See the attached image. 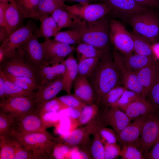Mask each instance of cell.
<instances>
[{
    "label": "cell",
    "mask_w": 159,
    "mask_h": 159,
    "mask_svg": "<svg viewBox=\"0 0 159 159\" xmlns=\"http://www.w3.org/2000/svg\"><path fill=\"white\" fill-rule=\"evenodd\" d=\"M42 118L47 127H55L61 119L58 112H55L47 113Z\"/></svg>",
    "instance_id": "cell-52"
},
{
    "label": "cell",
    "mask_w": 159,
    "mask_h": 159,
    "mask_svg": "<svg viewBox=\"0 0 159 159\" xmlns=\"http://www.w3.org/2000/svg\"><path fill=\"white\" fill-rule=\"evenodd\" d=\"M64 60L51 66L44 64L37 68V77L40 86L63 76L65 69Z\"/></svg>",
    "instance_id": "cell-21"
},
{
    "label": "cell",
    "mask_w": 159,
    "mask_h": 159,
    "mask_svg": "<svg viewBox=\"0 0 159 159\" xmlns=\"http://www.w3.org/2000/svg\"><path fill=\"white\" fill-rule=\"evenodd\" d=\"M68 107L64 104L58 99L55 97L53 99L37 107L36 111L39 116H42L50 112H58Z\"/></svg>",
    "instance_id": "cell-37"
},
{
    "label": "cell",
    "mask_w": 159,
    "mask_h": 159,
    "mask_svg": "<svg viewBox=\"0 0 159 159\" xmlns=\"http://www.w3.org/2000/svg\"><path fill=\"white\" fill-rule=\"evenodd\" d=\"M44 50L46 64H54L65 59L69 54L75 50L73 46L50 39L41 43Z\"/></svg>",
    "instance_id": "cell-15"
},
{
    "label": "cell",
    "mask_w": 159,
    "mask_h": 159,
    "mask_svg": "<svg viewBox=\"0 0 159 159\" xmlns=\"http://www.w3.org/2000/svg\"><path fill=\"white\" fill-rule=\"evenodd\" d=\"M97 116L96 120L99 126L110 125L117 135L129 124L132 120L123 111L115 106L105 107L98 117Z\"/></svg>",
    "instance_id": "cell-13"
},
{
    "label": "cell",
    "mask_w": 159,
    "mask_h": 159,
    "mask_svg": "<svg viewBox=\"0 0 159 159\" xmlns=\"http://www.w3.org/2000/svg\"><path fill=\"white\" fill-rule=\"evenodd\" d=\"M14 140L15 146L14 159H35L31 151L25 148L17 141Z\"/></svg>",
    "instance_id": "cell-49"
},
{
    "label": "cell",
    "mask_w": 159,
    "mask_h": 159,
    "mask_svg": "<svg viewBox=\"0 0 159 159\" xmlns=\"http://www.w3.org/2000/svg\"><path fill=\"white\" fill-rule=\"evenodd\" d=\"M105 159H113L120 156L121 149L117 143L104 145Z\"/></svg>",
    "instance_id": "cell-50"
},
{
    "label": "cell",
    "mask_w": 159,
    "mask_h": 159,
    "mask_svg": "<svg viewBox=\"0 0 159 159\" xmlns=\"http://www.w3.org/2000/svg\"><path fill=\"white\" fill-rule=\"evenodd\" d=\"M159 140V110L147 117L139 138L134 144L145 156Z\"/></svg>",
    "instance_id": "cell-5"
},
{
    "label": "cell",
    "mask_w": 159,
    "mask_h": 159,
    "mask_svg": "<svg viewBox=\"0 0 159 159\" xmlns=\"http://www.w3.org/2000/svg\"><path fill=\"white\" fill-rule=\"evenodd\" d=\"M98 0H65L66 1L76 2L80 4L90 3L94 1H97Z\"/></svg>",
    "instance_id": "cell-58"
},
{
    "label": "cell",
    "mask_w": 159,
    "mask_h": 159,
    "mask_svg": "<svg viewBox=\"0 0 159 159\" xmlns=\"http://www.w3.org/2000/svg\"><path fill=\"white\" fill-rule=\"evenodd\" d=\"M92 135L93 138L90 144L89 151L91 158L105 159L104 145L97 130Z\"/></svg>",
    "instance_id": "cell-39"
},
{
    "label": "cell",
    "mask_w": 159,
    "mask_h": 159,
    "mask_svg": "<svg viewBox=\"0 0 159 159\" xmlns=\"http://www.w3.org/2000/svg\"><path fill=\"white\" fill-rule=\"evenodd\" d=\"M99 127L96 118L84 126L77 127L58 137L55 138V140L58 143L71 147L81 146L85 148L90 144V135L97 131Z\"/></svg>",
    "instance_id": "cell-10"
},
{
    "label": "cell",
    "mask_w": 159,
    "mask_h": 159,
    "mask_svg": "<svg viewBox=\"0 0 159 159\" xmlns=\"http://www.w3.org/2000/svg\"><path fill=\"white\" fill-rule=\"evenodd\" d=\"M65 8L72 15L87 22L97 21L109 15L110 13V9L107 6L100 2L79 4L72 5L66 4Z\"/></svg>",
    "instance_id": "cell-11"
},
{
    "label": "cell",
    "mask_w": 159,
    "mask_h": 159,
    "mask_svg": "<svg viewBox=\"0 0 159 159\" xmlns=\"http://www.w3.org/2000/svg\"><path fill=\"white\" fill-rule=\"evenodd\" d=\"M4 93L5 80L3 72L0 70V101H3L6 100Z\"/></svg>",
    "instance_id": "cell-57"
},
{
    "label": "cell",
    "mask_w": 159,
    "mask_h": 159,
    "mask_svg": "<svg viewBox=\"0 0 159 159\" xmlns=\"http://www.w3.org/2000/svg\"><path fill=\"white\" fill-rule=\"evenodd\" d=\"M120 156L122 159H145L141 152L133 144L123 145Z\"/></svg>",
    "instance_id": "cell-43"
},
{
    "label": "cell",
    "mask_w": 159,
    "mask_h": 159,
    "mask_svg": "<svg viewBox=\"0 0 159 159\" xmlns=\"http://www.w3.org/2000/svg\"><path fill=\"white\" fill-rule=\"evenodd\" d=\"M139 4L152 9L159 8V0H134Z\"/></svg>",
    "instance_id": "cell-56"
},
{
    "label": "cell",
    "mask_w": 159,
    "mask_h": 159,
    "mask_svg": "<svg viewBox=\"0 0 159 159\" xmlns=\"http://www.w3.org/2000/svg\"><path fill=\"white\" fill-rule=\"evenodd\" d=\"M65 0H40L38 4L36 19L42 16L50 15L56 9L65 7Z\"/></svg>",
    "instance_id": "cell-34"
},
{
    "label": "cell",
    "mask_w": 159,
    "mask_h": 159,
    "mask_svg": "<svg viewBox=\"0 0 159 159\" xmlns=\"http://www.w3.org/2000/svg\"><path fill=\"white\" fill-rule=\"evenodd\" d=\"M86 21H84L80 25L69 30L59 31L54 37L57 41L69 45L79 44L85 28Z\"/></svg>",
    "instance_id": "cell-26"
},
{
    "label": "cell",
    "mask_w": 159,
    "mask_h": 159,
    "mask_svg": "<svg viewBox=\"0 0 159 159\" xmlns=\"http://www.w3.org/2000/svg\"><path fill=\"white\" fill-rule=\"evenodd\" d=\"M136 73L146 96L152 86L159 77V59L156 60Z\"/></svg>",
    "instance_id": "cell-23"
},
{
    "label": "cell",
    "mask_w": 159,
    "mask_h": 159,
    "mask_svg": "<svg viewBox=\"0 0 159 159\" xmlns=\"http://www.w3.org/2000/svg\"><path fill=\"white\" fill-rule=\"evenodd\" d=\"M74 94L87 105L94 104L96 97L87 78L77 76L74 82Z\"/></svg>",
    "instance_id": "cell-20"
},
{
    "label": "cell",
    "mask_w": 159,
    "mask_h": 159,
    "mask_svg": "<svg viewBox=\"0 0 159 159\" xmlns=\"http://www.w3.org/2000/svg\"><path fill=\"white\" fill-rule=\"evenodd\" d=\"M78 127V120L64 117L60 119L55 127V132L60 136L75 129Z\"/></svg>",
    "instance_id": "cell-40"
},
{
    "label": "cell",
    "mask_w": 159,
    "mask_h": 159,
    "mask_svg": "<svg viewBox=\"0 0 159 159\" xmlns=\"http://www.w3.org/2000/svg\"><path fill=\"white\" fill-rule=\"evenodd\" d=\"M122 55L126 66L131 70L135 73L157 60L152 57L135 53L127 55Z\"/></svg>",
    "instance_id": "cell-29"
},
{
    "label": "cell",
    "mask_w": 159,
    "mask_h": 159,
    "mask_svg": "<svg viewBox=\"0 0 159 159\" xmlns=\"http://www.w3.org/2000/svg\"><path fill=\"white\" fill-rule=\"evenodd\" d=\"M31 151L35 159H47L52 155L57 143L47 131L23 133L11 127L6 134Z\"/></svg>",
    "instance_id": "cell-2"
},
{
    "label": "cell",
    "mask_w": 159,
    "mask_h": 159,
    "mask_svg": "<svg viewBox=\"0 0 159 159\" xmlns=\"http://www.w3.org/2000/svg\"><path fill=\"white\" fill-rule=\"evenodd\" d=\"M110 41L114 48L124 55L134 52L133 39L131 33L119 21L110 20Z\"/></svg>",
    "instance_id": "cell-8"
},
{
    "label": "cell",
    "mask_w": 159,
    "mask_h": 159,
    "mask_svg": "<svg viewBox=\"0 0 159 159\" xmlns=\"http://www.w3.org/2000/svg\"><path fill=\"white\" fill-rule=\"evenodd\" d=\"M37 107L34 97H19L0 101V112L15 118L33 112Z\"/></svg>",
    "instance_id": "cell-14"
},
{
    "label": "cell",
    "mask_w": 159,
    "mask_h": 159,
    "mask_svg": "<svg viewBox=\"0 0 159 159\" xmlns=\"http://www.w3.org/2000/svg\"><path fill=\"white\" fill-rule=\"evenodd\" d=\"M159 159V140L145 156V159Z\"/></svg>",
    "instance_id": "cell-55"
},
{
    "label": "cell",
    "mask_w": 159,
    "mask_h": 159,
    "mask_svg": "<svg viewBox=\"0 0 159 159\" xmlns=\"http://www.w3.org/2000/svg\"><path fill=\"white\" fill-rule=\"evenodd\" d=\"M126 89L123 86H116L104 96L100 101L105 107L112 106L118 100Z\"/></svg>",
    "instance_id": "cell-41"
},
{
    "label": "cell",
    "mask_w": 159,
    "mask_h": 159,
    "mask_svg": "<svg viewBox=\"0 0 159 159\" xmlns=\"http://www.w3.org/2000/svg\"><path fill=\"white\" fill-rule=\"evenodd\" d=\"M37 34L27 40L17 50L26 60L37 68L45 64L46 62L43 47L38 40Z\"/></svg>",
    "instance_id": "cell-16"
},
{
    "label": "cell",
    "mask_w": 159,
    "mask_h": 159,
    "mask_svg": "<svg viewBox=\"0 0 159 159\" xmlns=\"http://www.w3.org/2000/svg\"><path fill=\"white\" fill-rule=\"evenodd\" d=\"M142 98H146L141 95L126 89L118 100L112 106L121 109L131 102Z\"/></svg>",
    "instance_id": "cell-42"
},
{
    "label": "cell",
    "mask_w": 159,
    "mask_h": 159,
    "mask_svg": "<svg viewBox=\"0 0 159 159\" xmlns=\"http://www.w3.org/2000/svg\"><path fill=\"white\" fill-rule=\"evenodd\" d=\"M15 118L11 115L0 112V136L6 134L13 126Z\"/></svg>",
    "instance_id": "cell-46"
},
{
    "label": "cell",
    "mask_w": 159,
    "mask_h": 159,
    "mask_svg": "<svg viewBox=\"0 0 159 159\" xmlns=\"http://www.w3.org/2000/svg\"><path fill=\"white\" fill-rule=\"evenodd\" d=\"M3 73L5 80L6 99L19 97H35L37 92L25 90L17 86L8 80Z\"/></svg>",
    "instance_id": "cell-31"
},
{
    "label": "cell",
    "mask_w": 159,
    "mask_h": 159,
    "mask_svg": "<svg viewBox=\"0 0 159 159\" xmlns=\"http://www.w3.org/2000/svg\"><path fill=\"white\" fill-rule=\"evenodd\" d=\"M72 53L69 54L64 60L65 69L62 76V90L67 94L71 93L72 84L78 74V63Z\"/></svg>",
    "instance_id": "cell-24"
},
{
    "label": "cell",
    "mask_w": 159,
    "mask_h": 159,
    "mask_svg": "<svg viewBox=\"0 0 159 159\" xmlns=\"http://www.w3.org/2000/svg\"><path fill=\"white\" fill-rule=\"evenodd\" d=\"M91 157L89 153L87 150L82 149L79 146L72 147L70 151L68 159H90Z\"/></svg>",
    "instance_id": "cell-51"
},
{
    "label": "cell",
    "mask_w": 159,
    "mask_h": 159,
    "mask_svg": "<svg viewBox=\"0 0 159 159\" xmlns=\"http://www.w3.org/2000/svg\"><path fill=\"white\" fill-rule=\"evenodd\" d=\"M0 159H14V140L5 134L0 136Z\"/></svg>",
    "instance_id": "cell-35"
},
{
    "label": "cell",
    "mask_w": 159,
    "mask_h": 159,
    "mask_svg": "<svg viewBox=\"0 0 159 159\" xmlns=\"http://www.w3.org/2000/svg\"><path fill=\"white\" fill-rule=\"evenodd\" d=\"M90 77L91 84L99 101L112 88L122 84L110 52L105 53L100 58Z\"/></svg>",
    "instance_id": "cell-1"
},
{
    "label": "cell",
    "mask_w": 159,
    "mask_h": 159,
    "mask_svg": "<svg viewBox=\"0 0 159 159\" xmlns=\"http://www.w3.org/2000/svg\"><path fill=\"white\" fill-rule=\"evenodd\" d=\"M112 54L123 86L126 89L141 95L146 98L145 93L136 73L132 71L126 66L123 61L122 54L113 48Z\"/></svg>",
    "instance_id": "cell-12"
},
{
    "label": "cell",
    "mask_w": 159,
    "mask_h": 159,
    "mask_svg": "<svg viewBox=\"0 0 159 159\" xmlns=\"http://www.w3.org/2000/svg\"><path fill=\"white\" fill-rule=\"evenodd\" d=\"M82 110L68 107L60 110L58 113L61 119L64 117H68L78 120L80 117Z\"/></svg>",
    "instance_id": "cell-53"
},
{
    "label": "cell",
    "mask_w": 159,
    "mask_h": 159,
    "mask_svg": "<svg viewBox=\"0 0 159 159\" xmlns=\"http://www.w3.org/2000/svg\"><path fill=\"white\" fill-rule=\"evenodd\" d=\"M16 1L17 0H0V1H6L11 4L16 3Z\"/></svg>",
    "instance_id": "cell-59"
},
{
    "label": "cell",
    "mask_w": 159,
    "mask_h": 159,
    "mask_svg": "<svg viewBox=\"0 0 159 159\" xmlns=\"http://www.w3.org/2000/svg\"><path fill=\"white\" fill-rule=\"evenodd\" d=\"M109 8V15L128 21L132 16L153 10L134 0H98Z\"/></svg>",
    "instance_id": "cell-9"
},
{
    "label": "cell",
    "mask_w": 159,
    "mask_h": 159,
    "mask_svg": "<svg viewBox=\"0 0 159 159\" xmlns=\"http://www.w3.org/2000/svg\"><path fill=\"white\" fill-rule=\"evenodd\" d=\"M109 15L93 22H86L81 43L90 44L105 53L110 52Z\"/></svg>",
    "instance_id": "cell-3"
},
{
    "label": "cell",
    "mask_w": 159,
    "mask_h": 159,
    "mask_svg": "<svg viewBox=\"0 0 159 159\" xmlns=\"http://www.w3.org/2000/svg\"><path fill=\"white\" fill-rule=\"evenodd\" d=\"M131 33L133 39L135 53L156 59L150 43L134 31Z\"/></svg>",
    "instance_id": "cell-30"
},
{
    "label": "cell",
    "mask_w": 159,
    "mask_h": 159,
    "mask_svg": "<svg viewBox=\"0 0 159 159\" xmlns=\"http://www.w3.org/2000/svg\"><path fill=\"white\" fill-rule=\"evenodd\" d=\"M72 147L57 142L54 146L52 156L56 159H68Z\"/></svg>",
    "instance_id": "cell-48"
},
{
    "label": "cell",
    "mask_w": 159,
    "mask_h": 159,
    "mask_svg": "<svg viewBox=\"0 0 159 159\" xmlns=\"http://www.w3.org/2000/svg\"><path fill=\"white\" fill-rule=\"evenodd\" d=\"M99 112V108L97 105H86L81 110L78 119L79 127L89 123L96 118Z\"/></svg>",
    "instance_id": "cell-38"
},
{
    "label": "cell",
    "mask_w": 159,
    "mask_h": 159,
    "mask_svg": "<svg viewBox=\"0 0 159 159\" xmlns=\"http://www.w3.org/2000/svg\"><path fill=\"white\" fill-rule=\"evenodd\" d=\"M39 28L32 20L12 33L0 47L5 59L15 53L16 50L30 38L37 33Z\"/></svg>",
    "instance_id": "cell-7"
},
{
    "label": "cell",
    "mask_w": 159,
    "mask_h": 159,
    "mask_svg": "<svg viewBox=\"0 0 159 159\" xmlns=\"http://www.w3.org/2000/svg\"><path fill=\"white\" fill-rule=\"evenodd\" d=\"M40 0H17L16 4L24 19L37 18V7Z\"/></svg>",
    "instance_id": "cell-33"
},
{
    "label": "cell",
    "mask_w": 159,
    "mask_h": 159,
    "mask_svg": "<svg viewBox=\"0 0 159 159\" xmlns=\"http://www.w3.org/2000/svg\"><path fill=\"white\" fill-rule=\"evenodd\" d=\"M0 70L14 76L29 78L41 85L37 77V67L26 60L17 50L14 53L5 58L0 64Z\"/></svg>",
    "instance_id": "cell-6"
},
{
    "label": "cell",
    "mask_w": 159,
    "mask_h": 159,
    "mask_svg": "<svg viewBox=\"0 0 159 159\" xmlns=\"http://www.w3.org/2000/svg\"><path fill=\"white\" fill-rule=\"evenodd\" d=\"M156 110H159V77L148 93L146 97Z\"/></svg>",
    "instance_id": "cell-47"
},
{
    "label": "cell",
    "mask_w": 159,
    "mask_h": 159,
    "mask_svg": "<svg viewBox=\"0 0 159 159\" xmlns=\"http://www.w3.org/2000/svg\"><path fill=\"white\" fill-rule=\"evenodd\" d=\"M62 76L40 86L35 97L37 107L54 98L63 89Z\"/></svg>",
    "instance_id": "cell-19"
},
{
    "label": "cell",
    "mask_w": 159,
    "mask_h": 159,
    "mask_svg": "<svg viewBox=\"0 0 159 159\" xmlns=\"http://www.w3.org/2000/svg\"><path fill=\"white\" fill-rule=\"evenodd\" d=\"M50 15L60 29L64 28L74 29L81 24L84 21L68 12L65 7L57 8Z\"/></svg>",
    "instance_id": "cell-25"
},
{
    "label": "cell",
    "mask_w": 159,
    "mask_h": 159,
    "mask_svg": "<svg viewBox=\"0 0 159 159\" xmlns=\"http://www.w3.org/2000/svg\"><path fill=\"white\" fill-rule=\"evenodd\" d=\"M149 115L140 116L134 119L117 135V140L123 145L135 144L139 138L143 125Z\"/></svg>",
    "instance_id": "cell-18"
},
{
    "label": "cell",
    "mask_w": 159,
    "mask_h": 159,
    "mask_svg": "<svg viewBox=\"0 0 159 159\" xmlns=\"http://www.w3.org/2000/svg\"><path fill=\"white\" fill-rule=\"evenodd\" d=\"M38 19L40 23L37 34L38 38L42 37L45 40L50 39L60 31L61 29L51 15L40 16Z\"/></svg>",
    "instance_id": "cell-28"
},
{
    "label": "cell",
    "mask_w": 159,
    "mask_h": 159,
    "mask_svg": "<svg viewBox=\"0 0 159 159\" xmlns=\"http://www.w3.org/2000/svg\"><path fill=\"white\" fill-rule=\"evenodd\" d=\"M59 100L68 107L82 110L87 104L74 94L67 95L58 97Z\"/></svg>",
    "instance_id": "cell-44"
},
{
    "label": "cell",
    "mask_w": 159,
    "mask_h": 159,
    "mask_svg": "<svg viewBox=\"0 0 159 159\" xmlns=\"http://www.w3.org/2000/svg\"><path fill=\"white\" fill-rule=\"evenodd\" d=\"M97 131L104 145L116 143L117 136L114 130L105 126H99Z\"/></svg>",
    "instance_id": "cell-45"
},
{
    "label": "cell",
    "mask_w": 159,
    "mask_h": 159,
    "mask_svg": "<svg viewBox=\"0 0 159 159\" xmlns=\"http://www.w3.org/2000/svg\"><path fill=\"white\" fill-rule=\"evenodd\" d=\"M120 109L132 120L140 116L149 115L156 110L148 100L144 98L132 102Z\"/></svg>",
    "instance_id": "cell-22"
},
{
    "label": "cell",
    "mask_w": 159,
    "mask_h": 159,
    "mask_svg": "<svg viewBox=\"0 0 159 159\" xmlns=\"http://www.w3.org/2000/svg\"><path fill=\"white\" fill-rule=\"evenodd\" d=\"M10 3L6 1H0V28H5V16L6 11Z\"/></svg>",
    "instance_id": "cell-54"
},
{
    "label": "cell",
    "mask_w": 159,
    "mask_h": 159,
    "mask_svg": "<svg viewBox=\"0 0 159 159\" xmlns=\"http://www.w3.org/2000/svg\"><path fill=\"white\" fill-rule=\"evenodd\" d=\"M133 31L150 43L159 36V19L153 10L135 15L128 20Z\"/></svg>",
    "instance_id": "cell-4"
},
{
    "label": "cell",
    "mask_w": 159,
    "mask_h": 159,
    "mask_svg": "<svg viewBox=\"0 0 159 159\" xmlns=\"http://www.w3.org/2000/svg\"><path fill=\"white\" fill-rule=\"evenodd\" d=\"M101 57L87 58L79 61L78 76L87 78L90 77L95 69Z\"/></svg>",
    "instance_id": "cell-36"
},
{
    "label": "cell",
    "mask_w": 159,
    "mask_h": 159,
    "mask_svg": "<svg viewBox=\"0 0 159 159\" xmlns=\"http://www.w3.org/2000/svg\"><path fill=\"white\" fill-rule=\"evenodd\" d=\"M75 50L79 61L87 58L101 57L105 53L92 45L84 42L78 44Z\"/></svg>",
    "instance_id": "cell-32"
},
{
    "label": "cell",
    "mask_w": 159,
    "mask_h": 159,
    "mask_svg": "<svg viewBox=\"0 0 159 159\" xmlns=\"http://www.w3.org/2000/svg\"><path fill=\"white\" fill-rule=\"evenodd\" d=\"M12 127L23 133L45 132L47 128L36 111L15 118Z\"/></svg>",
    "instance_id": "cell-17"
},
{
    "label": "cell",
    "mask_w": 159,
    "mask_h": 159,
    "mask_svg": "<svg viewBox=\"0 0 159 159\" xmlns=\"http://www.w3.org/2000/svg\"><path fill=\"white\" fill-rule=\"evenodd\" d=\"M24 19L16 3H10L5 14V28L9 36L20 27Z\"/></svg>",
    "instance_id": "cell-27"
}]
</instances>
